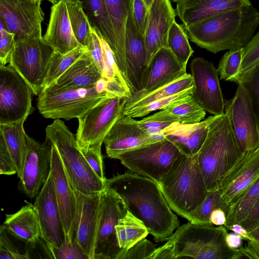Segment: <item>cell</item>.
Instances as JSON below:
<instances>
[{"instance_id":"6da1fadb","label":"cell","mask_w":259,"mask_h":259,"mask_svg":"<svg viewBox=\"0 0 259 259\" xmlns=\"http://www.w3.org/2000/svg\"><path fill=\"white\" fill-rule=\"evenodd\" d=\"M106 186L119 194L128 210L143 222L155 241H166L180 226L177 216L154 180L130 171L107 179Z\"/></svg>"},{"instance_id":"7a4b0ae2","label":"cell","mask_w":259,"mask_h":259,"mask_svg":"<svg viewBox=\"0 0 259 259\" xmlns=\"http://www.w3.org/2000/svg\"><path fill=\"white\" fill-rule=\"evenodd\" d=\"M259 25V12L245 6L185 27L189 39L216 54L244 47Z\"/></svg>"},{"instance_id":"3957f363","label":"cell","mask_w":259,"mask_h":259,"mask_svg":"<svg viewBox=\"0 0 259 259\" xmlns=\"http://www.w3.org/2000/svg\"><path fill=\"white\" fill-rule=\"evenodd\" d=\"M130 96L118 82L102 78L90 87L55 91L42 90L38 95L37 107L45 118L68 120L78 118L105 99Z\"/></svg>"},{"instance_id":"277c9868","label":"cell","mask_w":259,"mask_h":259,"mask_svg":"<svg viewBox=\"0 0 259 259\" xmlns=\"http://www.w3.org/2000/svg\"><path fill=\"white\" fill-rule=\"evenodd\" d=\"M208 131L197 153V160L207 191L217 190L222 178L241 154L227 114L207 117Z\"/></svg>"},{"instance_id":"5b68a950","label":"cell","mask_w":259,"mask_h":259,"mask_svg":"<svg viewBox=\"0 0 259 259\" xmlns=\"http://www.w3.org/2000/svg\"><path fill=\"white\" fill-rule=\"evenodd\" d=\"M172 211L190 221V212L204 200L207 191L197 160V154H180L158 184Z\"/></svg>"},{"instance_id":"8992f818","label":"cell","mask_w":259,"mask_h":259,"mask_svg":"<svg viewBox=\"0 0 259 259\" xmlns=\"http://www.w3.org/2000/svg\"><path fill=\"white\" fill-rule=\"evenodd\" d=\"M46 137L56 147L72 188L92 195L101 193L106 186L92 169L79 148L74 135L60 119L46 128Z\"/></svg>"},{"instance_id":"52a82bcc","label":"cell","mask_w":259,"mask_h":259,"mask_svg":"<svg viewBox=\"0 0 259 259\" xmlns=\"http://www.w3.org/2000/svg\"><path fill=\"white\" fill-rule=\"evenodd\" d=\"M225 226L194 223L179 226L167 239L174 247L175 259H231L234 250L225 241Z\"/></svg>"},{"instance_id":"ba28073f","label":"cell","mask_w":259,"mask_h":259,"mask_svg":"<svg viewBox=\"0 0 259 259\" xmlns=\"http://www.w3.org/2000/svg\"><path fill=\"white\" fill-rule=\"evenodd\" d=\"M127 98L115 97L104 100L78 117L75 135L81 151L101 152V147L108 132L124 114Z\"/></svg>"},{"instance_id":"9c48e42d","label":"cell","mask_w":259,"mask_h":259,"mask_svg":"<svg viewBox=\"0 0 259 259\" xmlns=\"http://www.w3.org/2000/svg\"><path fill=\"white\" fill-rule=\"evenodd\" d=\"M54 51L44 41L43 37L14 42L9 65L24 79L35 95H38L44 88Z\"/></svg>"},{"instance_id":"30bf717a","label":"cell","mask_w":259,"mask_h":259,"mask_svg":"<svg viewBox=\"0 0 259 259\" xmlns=\"http://www.w3.org/2000/svg\"><path fill=\"white\" fill-rule=\"evenodd\" d=\"M180 153L177 148L165 138L121 153L115 159L119 160L131 171L148 177L158 184Z\"/></svg>"},{"instance_id":"8fae6325","label":"cell","mask_w":259,"mask_h":259,"mask_svg":"<svg viewBox=\"0 0 259 259\" xmlns=\"http://www.w3.org/2000/svg\"><path fill=\"white\" fill-rule=\"evenodd\" d=\"M127 211L119 194L105 186L101 193L94 259L119 258L122 250L118 245L115 226Z\"/></svg>"},{"instance_id":"7c38bea8","label":"cell","mask_w":259,"mask_h":259,"mask_svg":"<svg viewBox=\"0 0 259 259\" xmlns=\"http://www.w3.org/2000/svg\"><path fill=\"white\" fill-rule=\"evenodd\" d=\"M33 92L10 65L0 66V124L26 120L33 111Z\"/></svg>"},{"instance_id":"4fadbf2b","label":"cell","mask_w":259,"mask_h":259,"mask_svg":"<svg viewBox=\"0 0 259 259\" xmlns=\"http://www.w3.org/2000/svg\"><path fill=\"white\" fill-rule=\"evenodd\" d=\"M42 0H0V20L15 34V41L42 38Z\"/></svg>"},{"instance_id":"5bb4252c","label":"cell","mask_w":259,"mask_h":259,"mask_svg":"<svg viewBox=\"0 0 259 259\" xmlns=\"http://www.w3.org/2000/svg\"><path fill=\"white\" fill-rule=\"evenodd\" d=\"M224 103V113L228 117L240 153L258 147L257 121L244 87L239 83L235 96Z\"/></svg>"},{"instance_id":"9a60e30c","label":"cell","mask_w":259,"mask_h":259,"mask_svg":"<svg viewBox=\"0 0 259 259\" xmlns=\"http://www.w3.org/2000/svg\"><path fill=\"white\" fill-rule=\"evenodd\" d=\"M258 177L259 146L241 153L220 182L217 190L226 215L229 208L242 197Z\"/></svg>"},{"instance_id":"2e32d148","label":"cell","mask_w":259,"mask_h":259,"mask_svg":"<svg viewBox=\"0 0 259 259\" xmlns=\"http://www.w3.org/2000/svg\"><path fill=\"white\" fill-rule=\"evenodd\" d=\"M26 140L27 150L18 188L32 199L37 196L51 173L52 143L47 137L39 143L27 134Z\"/></svg>"},{"instance_id":"e0dca14e","label":"cell","mask_w":259,"mask_h":259,"mask_svg":"<svg viewBox=\"0 0 259 259\" xmlns=\"http://www.w3.org/2000/svg\"><path fill=\"white\" fill-rule=\"evenodd\" d=\"M194 91L192 97L205 111L213 115L224 114V100L218 72L212 63L202 57L190 63Z\"/></svg>"},{"instance_id":"ac0fdd59","label":"cell","mask_w":259,"mask_h":259,"mask_svg":"<svg viewBox=\"0 0 259 259\" xmlns=\"http://www.w3.org/2000/svg\"><path fill=\"white\" fill-rule=\"evenodd\" d=\"M74 191L77 208L72 241L79 245L88 259H94L101 193L87 195Z\"/></svg>"},{"instance_id":"d6986e66","label":"cell","mask_w":259,"mask_h":259,"mask_svg":"<svg viewBox=\"0 0 259 259\" xmlns=\"http://www.w3.org/2000/svg\"><path fill=\"white\" fill-rule=\"evenodd\" d=\"M33 204L38 212L41 239L45 244L60 246L63 242L65 234L51 172L35 197Z\"/></svg>"},{"instance_id":"ffe728a7","label":"cell","mask_w":259,"mask_h":259,"mask_svg":"<svg viewBox=\"0 0 259 259\" xmlns=\"http://www.w3.org/2000/svg\"><path fill=\"white\" fill-rule=\"evenodd\" d=\"M158 141L139 126L138 120L124 115L112 127L104 144L107 156L115 159L121 153Z\"/></svg>"},{"instance_id":"44dd1931","label":"cell","mask_w":259,"mask_h":259,"mask_svg":"<svg viewBox=\"0 0 259 259\" xmlns=\"http://www.w3.org/2000/svg\"><path fill=\"white\" fill-rule=\"evenodd\" d=\"M51 172L61 214L64 238H68L72 242V233L77 208L76 198L74 190L66 176L59 152L53 143Z\"/></svg>"},{"instance_id":"7402d4cb","label":"cell","mask_w":259,"mask_h":259,"mask_svg":"<svg viewBox=\"0 0 259 259\" xmlns=\"http://www.w3.org/2000/svg\"><path fill=\"white\" fill-rule=\"evenodd\" d=\"M176 15L170 0H153L150 8L149 21L144 38L146 68L159 50L168 48V31Z\"/></svg>"},{"instance_id":"603a6c76","label":"cell","mask_w":259,"mask_h":259,"mask_svg":"<svg viewBox=\"0 0 259 259\" xmlns=\"http://www.w3.org/2000/svg\"><path fill=\"white\" fill-rule=\"evenodd\" d=\"M125 53L128 79L133 95L144 89L147 52L144 37L136 30L130 8L125 30Z\"/></svg>"},{"instance_id":"cb8c5ba5","label":"cell","mask_w":259,"mask_h":259,"mask_svg":"<svg viewBox=\"0 0 259 259\" xmlns=\"http://www.w3.org/2000/svg\"><path fill=\"white\" fill-rule=\"evenodd\" d=\"M44 41L54 51L64 54L81 45L73 33L66 0L53 4Z\"/></svg>"},{"instance_id":"d4e9b609","label":"cell","mask_w":259,"mask_h":259,"mask_svg":"<svg viewBox=\"0 0 259 259\" xmlns=\"http://www.w3.org/2000/svg\"><path fill=\"white\" fill-rule=\"evenodd\" d=\"M186 73V68L168 48L159 50L146 68L144 89L148 93L167 84Z\"/></svg>"},{"instance_id":"484cf974","label":"cell","mask_w":259,"mask_h":259,"mask_svg":"<svg viewBox=\"0 0 259 259\" xmlns=\"http://www.w3.org/2000/svg\"><path fill=\"white\" fill-rule=\"evenodd\" d=\"M251 3L249 0H180L176 15L186 27L225 12Z\"/></svg>"},{"instance_id":"4316f807","label":"cell","mask_w":259,"mask_h":259,"mask_svg":"<svg viewBox=\"0 0 259 259\" xmlns=\"http://www.w3.org/2000/svg\"><path fill=\"white\" fill-rule=\"evenodd\" d=\"M207 118L195 123L173 122L162 130L164 137L171 142L180 153L192 156L198 153L207 135Z\"/></svg>"},{"instance_id":"83f0119b","label":"cell","mask_w":259,"mask_h":259,"mask_svg":"<svg viewBox=\"0 0 259 259\" xmlns=\"http://www.w3.org/2000/svg\"><path fill=\"white\" fill-rule=\"evenodd\" d=\"M102 78L88 50L56 80L42 90L55 91L90 87Z\"/></svg>"},{"instance_id":"f1b7e54d","label":"cell","mask_w":259,"mask_h":259,"mask_svg":"<svg viewBox=\"0 0 259 259\" xmlns=\"http://www.w3.org/2000/svg\"><path fill=\"white\" fill-rule=\"evenodd\" d=\"M18 211L7 214L3 226L8 232L19 240L34 245L41 239L37 211L34 204L26 201Z\"/></svg>"},{"instance_id":"f546056e","label":"cell","mask_w":259,"mask_h":259,"mask_svg":"<svg viewBox=\"0 0 259 259\" xmlns=\"http://www.w3.org/2000/svg\"><path fill=\"white\" fill-rule=\"evenodd\" d=\"M105 3L115 38L116 62L123 79L131 90L125 53V30L129 13V0H105Z\"/></svg>"},{"instance_id":"4dcf8cb0","label":"cell","mask_w":259,"mask_h":259,"mask_svg":"<svg viewBox=\"0 0 259 259\" xmlns=\"http://www.w3.org/2000/svg\"><path fill=\"white\" fill-rule=\"evenodd\" d=\"M205 114V111L198 105L191 96L187 99L147 116L144 119L171 123H195L203 119Z\"/></svg>"},{"instance_id":"1f68e13d","label":"cell","mask_w":259,"mask_h":259,"mask_svg":"<svg viewBox=\"0 0 259 259\" xmlns=\"http://www.w3.org/2000/svg\"><path fill=\"white\" fill-rule=\"evenodd\" d=\"M91 26L108 43L114 55L116 41L105 0H79Z\"/></svg>"},{"instance_id":"d6a6232c","label":"cell","mask_w":259,"mask_h":259,"mask_svg":"<svg viewBox=\"0 0 259 259\" xmlns=\"http://www.w3.org/2000/svg\"><path fill=\"white\" fill-rule=\"evenodd\" d=\"M25 121L0 124V134L3 136L12 156L19 178L22 171L27 150L26 134L23 127Z\"/></svg>"},{"instance_id":"836d02e7","label":"cell","mask_w":259,"mask_h":259,"mask_svg":"<svg viewBox=\"0 0 259 259\" xmlns=\"http://www.w3.org/2000/svg\"><path fill=\"white\" fill-rule=\"evenodd\" d=\"M193 86L191 74L186 73L172 82L148 93L138 92L127 98L124 113L128 110L140 107L155 100L180 93Z\"/></svg>"},{"instance_id":"e575fe53","label":"cell","mask_w":259,"mask_h":259,"mask_svg":"<svg viewBox=\"0 0 259 259\" xmlns=\"http://www.w3.org/2000/svg\"><path fill=\"white\" fill-rule=\"evenodd\" d=\"M115 230L118 245L122 253L145 238L149 234L143 222L128 210L118 220Z\"/></svg>"},{"instance_id":"d590c367","label":"cell","mask_w":259,"mask_h":259,"mask_svg":"<svg viewBox=\"0 0 259 259\" xmlns=\"http://www.w3.org/2000/svg\"><path fill=\"white\" fill-rule=\"evenodd\" d=\"M70 23L78 42L84 47L88 46L92 26L79 0H66Z\"/></svg>"},{"instance_id":"8d00e7d4","label":"cell","mask_w":259,"mask_h":259,"mask_svg":"<svg viewBox=\"0 0 259 259\" xmlns=\"http://www.w3.org/2000/svg\"><path fill=\"white\" fill-rule=\"evenodd\" d=\"M87 50V48L80 46L64 54L54 51L50 61L44 89L48 87L56 80Z\"/></svg>"},{"instance_id":"74e56055","label":"cell","mask_w":259,"mask_h":259,"mask_svg":"<svg viewBox=\"0 0 259 259\" xmlns=\"http://www.w3.org/2000/svg\"><path fill=\"white\" fill-rule=\"evenodd\" d=\"M167 47L186 68L188 60L192 56L194 51L189 44L184 26L178 24L176 20L168 31Z\"/></svg>"},{"instance_id":"f35d334b","label":"cell","mask_w":259,"mask_h":259,"mask_svg":"<svg viewBox=\"0 0 259 259\" xmlns=\"http://www.w3.org/2000/svg\"><path fill=\"white\" fill-rule=\"evenodd\" d=\"M259 198V177L245 194L230 208L226 215L225 227L241 224Z\"/></svg>"},{"instance_id":"ab89813d","label":"cell","mask_w":259,"mask_h":259,"mask_svg":"<svg viewBox=\"0 0 259 259\" xmlns=\"http://www.w3.org/2000/svg\"><path fill=\"white\" fill-rule=\"evenodd\" d=\"M232 81L241 84L245 89L255 114L259 132V60L250 68L236 76Z\"/></svg>"},{"instance_id":"60d3db41","label":"cell","mask_w":259,"mask_h":259,"mask_svg":"<svg viewBox=\"0 0 259 259\" xmlns=\"http://www.w3.org/2000/svg\"><path fill=\"white\" fill-rule=\"evenodd\" d=\"M194 86H192L175 95L155 100L140 107L132 108L125 111L124 114L133 118L145 116L151 112L167 108L187 99L192 96Z\"/></svg>"},{"instance_id":"b9f144b4","label":"cell","mask_w":259,"mask_h":259,"mask_svg":"<svg viewBox=\"0 0 259 259\" xmlns=\"http://www.w3.org/2000/svg\"><path fill=\"white\" fill-rule=\"evenodd\" d=\"M243 47L226 52L221 59L217 69L220 79L232 81L238 75L241 66Z\"/></svg>"},{"instance_id":"7bdbcfd3","label":"cell","mask_w":259,"mask_h":259,"mask_svg":"<svg viewBox=\"0 0 259 259\" xmlns=\"http://www.w3.org/2000/svg\"><path fill=\"white\" fill-rule=\"evenodd\" d=\"M219 207L223 208L218 190L207 191L203 201L190 212V221L194 223L210 224L209 218L211 213Z\"/></svg>"},{"instance_id":"ee69618b","label":"cell","mask_w":259,"mask_h":259,"mask_svg":"<svg viewBox=\"0 0 259 259\" xmlns=\"http://www.w3.org/2000/svg\"><path fill=\"white\" fill-rule=\"evenodd\" d=\"M99 35L104 62V72L103 78L106 80L118 82L132 95L131 89L120 72L112 50L105 40L101 35Z\"/></svg>"},{"instance_id":"f6af8a7d","label":"cell","mask_w":259,"mask_h":259,"mask_svg":"<svg viewBox=\"0 0 259 259\" xmlns=\"http://www.w3.org/2000/svg\"><path fill=\"white\" fill-rule=\"evenodd\" d=\"M51 258L56 259H88L79 245L64 238L63 243L59 246L46 244Z\"/></svg>"},{"instance_id":"bcb514c9","label":"cell","mask_w":259,"mask_h":259,"mask_svg":"<svg viewBox=\"0 0 259 259\" xmlns=\"http://www.w3.org/2000/svg\"><path fill=\"white\" fill-rule=\"evenodd\" d=\"M129 3L136 30L145 38L150 18V7L145 0H129Z\"/></svg>"},{"instance_id":"7dc6e473","label":"cell","mask_w":259,"mask_h":259,"mask_svg":"<svg viewBox=\"0 0 259 259\" xmlns=\"http://www.w3.org/2000/svg\"><path fill=\"white\" fill-rule=\"evenodd\" d=\"M0 259L30 258L28 251L22 252L12 242L7 235V231L2 225L0 229Z\"/></svg>"},{"instance_id":"c3c4849f","label":"cell","mask_w":259,"mask_h":259,"mask_svg":"<svg viewBox=\"0 0 259 259\" xmlns=\"http://www.w3.org/2000/svg\"><path fill=\"white\" fill-rule=\"evenodd\" d=\"M258 60L259 31L243 47L242 60L237 75L250 68Z\"/></svg>"},{"instance_id":"681fc988","label":"cell","mask_w":259,"mask_h":259,"mask_svg":"<svg viewBox=\"0 0 259 259\" xmlns=\"http://www.w3.org/2000/svg\"><path fill=\"white\" fill-rule=\"evenodd\" d=\"M155 249L152 242L144 238L122 253L119 259H148Z\"/></svg>"},{"instance_id":"f907efd6","label":"cell","mask_w":259,"mask_h":259,"mask_svg":"<svg viewBox=\"0 0 259 259\" xmlns=\"http://www.w3.org/2000/svg\"><path fill=\"white\" fill-rule=\"evenodd\" d=\"M14 42L15 34L9 31L0 20V66L9 63Z\"/></svg>"},{"instance_id":"816d5d0a","label":"cell","mask_w":259,"mask_h":259,"mask_svg":"<svg viewBox=\"0 0 259 259\" xmlns=\"http://www.w3.org/2000/svg\"><path fill=\"white\" fill-rule=\"evenodd\" d=\"M87 48L92 60L101 73L103 77L104 72L103 51L99 35L92 27L90 41Z\"/></svg>"},{"instance_id":"f5cc1de1","label":"cell","mask_w":259,"mask_h":259,"mask_svg":"<svg viewBox=\"0 0 259 259\" xmlns=\"http://www.w3.org/2000/svg\"><path fill=\"white\" fill-rule=\"evenodd\" d=\"M16 174L13 158L3 136L0 134V174L11 176Z\"/></svg>"},{"instance_id":"db71d44e","label":"cell","mask_w":259,"mask_h":259,"mask_svg":"<svg viewBox=\"0 0 259 259\" xmlns=\"http://www.w3.org/2000/svg\"><path fill=\"white\" fill-rule=\"evenodd\" d=\"M82 152L94 171L106 184L107 179L104 170L102 153H97L91 150Z\"/></svg>"},{"instance_id":"11a10c76","label":"cell","mask_w":259,"mask_h":259,"mask_svg":"<svg viewBox=\"0 0 259 259\" xmlns=\"http://www.w3.org/2000/svg\"><path fill=\"white\" fill-rule=\"evenodd\" d=\"M165 243L156 248L148 259H174L175 258L174 247L172 243L167 240Z\"/></svg>"},{"instance_id":"9f6ffc18","label":"cell","mask_w":259,"mask_h":259,"mask_svg":"<svg viewBox=\"0 0 259 259\" xmlns=\"http://www.w3.org/2000/svg\"><path fill=\"white\" fill-rule=\"evenodd\" d=\"M240 224L248 232L259 224V198L247 216Z\"/></svg>"},{"instance_id":"6f0895ef","label":"cell","mask_w":259,"mask_h":259,"mask_svg":"<svg viewBox=\"0 0 259 259\" xmlns=\"http://www.w3.org/2000/svg\"><path fill=\"white\" fill-rule=\"evenodd\" d=\"M243 240L241 236L233 232H229L227 229L225 232L226 244L232 250H235L241 247L243 244Z\"/></svg>"},{"instance_id":"680465c9","label":"cell","mask_w":259,"mask_h":259,"mask_svg":"<svg viewBox=\"0 0 259 259\" xmlns=\"http://www.w3.org/2000/svg\"><path fill=\"white\" fill-rule=\"evenodd\" d=\"M249 233L254 239V241H246V244L250 249L254 259H259V224L249 231Z\"/></svg>"},{"instance_id":"91938a15","label":"cell","mask_w":259,"mask_h":259,"mask_svg":"<svg viewBox=\"0 0 259 259\" xmlns=\"http://www.w3.org/2000/svg\"><path fill=\"white\" fill-rule=\"evenodd\" d=\"M209 222L214 226H225L226 223V213L221 207L214 209L209 218Z\"/></svg>"},{"instance_id":"94428289","label":"cell","mask_w":259,"mask_h":259,"mask_svg":"<svg viewBox=\"0 0 259 259\" xmlns=\"http://www.w3.org/2000/svg\"><path fill=\"white\" fill-rule=\"evenodd\" d=\"M228 230L231 231L242 237L245 241H254V239L241 224H233L226 227Z\"/></svg>"},{"instance_id":"6125c7cd","label":"cell","mask_w":259,"mask_h":259,"mask_svg":"<svg viewBox=\"0 0 259 259\" xmlns=\"http://www.w3.org/2000/svg\"><path fill=\"white\" fill-rule=\"evenodd\" d=\"M146 4L148 5V6L150 8L151 5L153 1V0H145Z\"/></svg>"},{"instance_id":"be15d7a7","label":"cell","mask_w":259,"mask_h":259,"mask_svg":"<svg viewBox=\"0 0 259 259\" xmlns=\"http://www.w3.org/2000/svg\"><path fill=\"white\" fill-rule=\"evenodd\" d=\"M60 0H51V3L52 4H54L56 3H57V2L59 1Z\"/></svg>"},{"instance_id":"e7e4bbea","label":"cell","mask_w":259,"mask_h":259,"mask_svg":"<svg viewBox=\"0 0 259 259\" xmlns=\"http://www.w3.org/2000/svg\"><path fill=\"white\" fill-rule=\"evenodd\" d=\"M171 1L174 2V3H178L179 1H180V0H170Z\"/></svg>"},{"instance_id":"03108f58","label":"cell","mask_w":259,"mask_h":259,"mask_svg":"<svg viewBox=\"0 0 259 259\" xmlns=\"http://www.w3.org/2000/svg\"><path fill=\"white\" fill-rule=\"evenodd\" d=\"M48 1H49L50 2H51V0H47Z\"/></svg>"}]
</instances>
